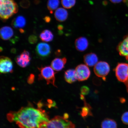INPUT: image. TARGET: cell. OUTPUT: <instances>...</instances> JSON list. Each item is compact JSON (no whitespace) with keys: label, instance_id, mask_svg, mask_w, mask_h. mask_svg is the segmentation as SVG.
I'll use <instances>...</instances> for the list:
<instances>
[{"label":"cell","instance_id":"cell-1","mask_svg":"<svg viewBox=\"0 0 128 128\" xmlns=\"http://www.w3.org/2000/svg\"><path fill=\"white\" fill-rule=\"evenodd\" d=\"M10 122H15L20 128H41L49 120L44 110L39 106L38 108L31 105L23 107L17 112H10L7 114Z\"/></svg>","mask_w":128,"mask_h":128},{"label":"cell","instance_id":"cell-2","mask_svg":"<svg viewBox=\"0 0 128 128\" xmlns=\"http://www.w3.org/2000/svg\"><path fill=\"white\" fill-rule=\"evenodd\" d=\"M18 9L14 0H0V16L3 20H6L16 13Z\"/></svg>","mask_w":128,"mask_h":128},{"label":"cell","instance_id":"cell-3","mask_svg":"<svg viewBox=\"0 0 128 128\" xmlns=\"http://www.w3.org/2000/svg\"><path fill=\"white\" fill-rule=\"evenodd\" d=\"M64 116H56L44 123L41 128H75V124Z\"/></svg>","mask_w":128,"mask_h":128},{"label":"cell","instance_id":"cell-4","mask_svg":"<svg viewBox=\"0 0 128 128\" xmlns=\"http://www.w3.org/2000/svg\"><path fill=\"white\" fill-rule=\"evenodd\" d=\"M40 72L39 78L46 80L48 84H51L56 87L55 84V72L52 67L50 66H42L38 68Z\"/></svg>","mask_w":128,"mask_h":128},{"label":"cell","instance_id":"cell-5","mask_svg":"<svg viewBox=\"0 0 128 128\" xmlns=\"http://www.w3.org/2000/svg\"><path fill=\"white\" fill-rule=\"evenodd\" d=\"M116 76L119 81L124 83L128 79V64H118L115 69Z\"/></svg>","mask_w":128,"mask_h":128},{"label":"cell","instance_id":"cell-6","mask_svg":"<svg viewBox=\"0 0 128 128\" xmlns=\"http://www.w3.org/2000/svg\"><path fill=\"white\" fill-rule=\"evenodd\" d=\"M110 70V65L104 62H98L94 68V71L96 76L103 78L104 80H106V76L108 74Z\"/></svg>","mask_w":128,"mask_h":128},{"label":"cell","instance_id":"cell-7","mask_svg":"<svg viewBox=\"0 0 128 128\" xmlns=\"http://www.w3.org/2000/svg\"><path fill=\"white\" fill-rule=\"evenodd\" d=\"M77 79L78 81L86 80L90 76V71L88 66L81 64L76 67V70Z\"/></svg>","mask_w":128,"mask_h":128},{"label":"cell","instance_id":"cell-8","mask_svg":"<svg viewBox=\"0 0 128 128\" xmlns=\"http://www.w3.org/2000/svg\"><path fill=\"white\" fill-rule=\"evenodd\" d=\"M13 71V64L11 59L5 56H1L0 58V72L1 73H12Z\"/></svg>","mask_w":128,"mask_h":128},{"label":"cell","instance_id":"cell-9","mask_svg":"<svg viewBox=\"0 0 128 128\" xmlns=\"http://www.w3.org/2000/svg\"><path fill=\"white\" fill-rule=\"evenodd\" d=\"M36 52L39 57L42 58H45L50 55L51 48L49 45L46 43H40L36 46Z\"/></svg>","mask_w":128,"mask_h":128},{"label":"cell","instance_id":"cell-10","mask_svg":"<svg viewBox=\"0 0 128 128\" xmlns=\"http://www.w3.org/2000/svg\"><path fill=\"white\" fill-rule=\"evenodd\" d=\"M31 60L29 52L26 50H24L21 54L17 56L15 58L16 63L22 68H25L28 66Z\"/></svg>","mask_w":128,"mask_h":128},{"label":"cell","instance_id":"cell-11","mask_svg":"<svg viewBox=\"0 0 128 128\" xmlns=\"http://www.w3.org/2000/svg\"><path fill=\"white\" fill-rule=\"evenodd\" d=\"M66 62V58H56L52 61L51 64V67L55 71H60L63 69Z\"/></svg>","mask_w":128,"mask_h":128},{"label":"cell","instance_id":"cell-12","mask_svg":"<svg viewBox=\"0 0 128 128\" xmlns=\"http://www.w3.org/2000/svg\"><path fill=\"white\" fill-rule=\"evenodd\" d=\"M117 49L120 55L125 57L128 60V36L120 43Z\"/></svg>","mask_w":128,"mask_h":128},{"label":"cell","instance_id":"cell-13","mask_svg":"<svg viewBox=\"0 0 128 128\" xmlns=\"http://www.w3.org/2000/svg\"><path fill=\"white\" fill-rule=\"evenodd\" d=\"M14 32L12 29L9 26H4L1 28L0 35L2 39L7 40L13 36Z\"/></svg>","mask_w":128,"mask_h":128},{"label":"cell","instance_id":"cell-14","mask_svg":"<svg viewBox=\"0 0 128 128\" xmlns=\"http://www.w3.org/2000/svg\"><path fill=\"white\" fill-rule=\"evenodd\" d=\"M98 58L96 55L92 53L86 54L84 57V63L88 66H95L98 62Z\"/></svg>","mask_w":128,"mask_h":128},{"label":"cell","instance_id":"cell-15","mask_svg":"<svg viewBox=\"0 0 128 128\" xmlns=\"http://www.w3.org/2000/svg\"><path fill=\"white\" fill-rule=\"evenodd\" d=\"M88 46V40L84 37H81L76 39L75 42L76 48L80 52H84L87 48Z\"/></svg>","mask_w":128,"mask_h":128},{"label":"cell","instance_id":"cell-16","mask_svg":"<svg viewBox=\"0 0 128 128\" xmlns=\"http://www.w3.org/2000/svg\"><path fill=\"white\" fill-rule=\"evenodd\" d=\"M54 15L56 19L58 21L63 22L68 18V12L65 9L60 8L56 10Z\"/></svg>","mask_w":128,"mask_h":128},{"label":"cell","instance_id":"cell-17","mask_svg":"<svg viewBox=\"0 0 128 128\" xmlns=\"http://www.w3.org/2000/svg\"><path fill=\"white\" fill-rule=\"evenodd\" d=\"M64 77L65 81L70 84L75 82L77 80L76 78V70L73 69L68 70L66 71Z\"/></svg>","mask_w":128,"mask_h":128},{"label":"cell","instance_id":"cell-18","mask_svg":"<svg viewBox=\"0 0 128 128\" xmlns=\"http://www.w3.org/2000/svg\"><path fill=\"white\" fill-rule=\"evenodd\" d=\"M26 24V20L25 18L22 16H19L12 20V25L15 28H22Z\"/></svg>","mask_w":128,"mask_h":128},{"label":"cell","instance_id":"cell-19","mask_svg":"<svg viewBox=\"0 0 128 128\" xmlns=\"http://www.w3.org/2000/svg\"><path fill=\"white\" fill-rule=\"evenodd\" d=\"M40 38L41 40L44 42H48L53 40V34L50 30H46L41 32L40 35Z\"/></svg>","mask_w":128,"mask_h":128},{"label":"cell","instance_id":"cell-20","mask_svg":"<svg viewBox=\"0 0 128 128\" xmlns=\"http://www.w3.org/2000/svg\"><path fill=\"white\" fill-rule=\"evenodd\" d=\"M102 128H117V124L114 120L107 118L102 121Z\"/></svg>","mask_w":128,"mask_h":128},{"label":"cell","instance_id":"cell-21","mask_svg":"<svg viewBox=\"0 0 128 128\" xmlns=\"http://www.w3.org/2000/svg\"><path fill=\"white\" fill-rule=\"evenodd\" d=\"M59 0H48V8L51 14L56 10L60 4Z\"/></svg>","mask_w":128,"mask_h":128},{"label":"cell","instance_id":"cell-22","mask_svg":"<svg viewBox=\"0 0 128 128\" xmlns=\"http://www.w3.org/2000/svg\"><path fill=\"white\" fill-rule=\"evenodd\" d=\"M76 0H62V4L64 8H71L75 5Z\"/></svg>","mask_w":128,"mask_h":128},{"label":"cell","instance_id":"cell-23","mask_svg":"<svg viewBox=\"0 0 128 128\" xmlns=\"http://www.w3.org/2000/svg\"><path fill=\"white\" fill-rule=\"evenodd\" d=\"M84 103L86 106L82 108L81 113L82 116L84 118H86L88 115H90V114H91L90 106L89 105H88V104L85 102Z\"/></svg>","mask_w":128,"mask_h":128},{"label":"cell","instance_id":"cell-24","mask_svg":"<svg viewBox=\"0 0 128 128\" xmlns=\"http://www.w3.org/2000/svg\"><path fill=\"white\" fill-rule=\"evenodd\" d=\"M38 40L37 37L36 35H32L30 36L28 38L29 42L32 44H36Z\"/></svg>","mask_w":128,"mask_h":128},{"label":"cell","instance_id":"cell-25","mask_svg":"<svg viewBox=\"0 0 128 128\" xmlns=\"http://www.w3.org/2000/svg\"><path fill=\"white\" fill-rule=\"evenodd\" d=\"M121 120L124 124L128 125V112H125L121 117Z\"/></svg>","mask_w":128,"mask_h":128},{"label":"cell","instance_id":"cell-26","mask_svg":"<svg viewBox=\"0 0 128 128\" xmlns=\"http://www.w3.org/2000/svg\"><path fill=\"white\" fill-rule=\"evenodd\" d=\"M90 92V89L87 86H83L81 89V95H87L89 94Z\"/></svg>","mask_w":128,"mask_h":128},{"label":"cell","instance_id":"cell-27","mask_svg":"<svg viewBox=\"0 0 128 128\" xmlns=\"http://www.w3.org/2000/svg\"><path fill=\"white\" fill-rule=\"evenodd\" d=\"M34 75L32 74H30V76H29L28 79V82L29 84H32L33 83L34 81Z\"/></svg>","mask_w":128,"mask_h":128},{"label":"cell","instance_id":"cell-28","mask_svg":"<svg viewBox=\"0 0 128 128\" xmlns=\"http://www.w3.org/2000/svg\"><path fill=\"white\" fill-rule=\"evenodd\" d=\"M110 0L111 2L114 4H118V3L121 2L122 1L124 3L126 0Z\"/></svg>","mask_w":128,"mask_h":128},{"label":"cell","instance_id":"cell-29","mask_svg":"<svg viewBox=\"0 0 128 128\" xmlns=\"http://www.w3.org/2000/svg\"><path fill=\"white\" fill-rule=\"evenodd\" d=\"M44 20L46 22L48 23L50 21V18L49 17H45Z\"/></svg>","mask_w":128,"mask_h":128},{"label":"cell","instance_id":"cell-30","mask_svg":"<svg viewBox=\"0 0 128 128\" xmlns=\"http://www.w3.org/2000/svg\"><path fill=\"white\" fill-rule=\"evenodd\" d=\"M124 84H125L126 89H127V92H128V79L124 83Z\"/></svg>","mask_w":128,"mask_h":128},{"label":"cell","instance_id":"cell-31","mask_svg":"<svg viewBox=\"0 0 128 128\" xmlns=\"http://www.w3.org/2000/svg\"><path fill=\"white\" fill-rule=\"evenodd\" d=\"M58 28L59 30H61L63 28V27L62 25H59L58 26Z\"/></svg>","mask_w":128,"mask_h":128},{"label":"cell","instance_id":"cell-32","mask_svg":"<svg viewBox=\"0 0 128 128\" xmlns=\"http://www.w3.org/2000/svg\"><path fill=\"white\" fill-rule=\"evenodd\" d=\"M20 31L21 33H24V30L22 29V28H20Z\"/></svg>","mask_w":128,"mask_h":128},{"label":"cell","instance_id":"cell-33","mask_svg":"<svg viewBox=\"0 0 128 128\" xmlns=\"http://www.w3.org/2000/svg\"><path fill=\"white\" fill-rule=\"evenodd\" d=\"M124 3H126V5H127V6L128 7V0H126Z\"/></svg>","mask_w":128,"mask_h":128}]
</instances>
